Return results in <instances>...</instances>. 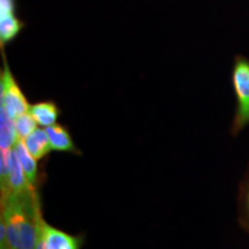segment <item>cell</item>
<instances>
[{"mask_svg": "<svg viewBox=\"0 0 249 249\" xmlns=\"http://www.w3.org/2000/svg\"><path fill=\"white\" fill-rule=\"evenodd\" d=\"M14 124H15V128H17L18 139L21 140L26 139L29 134L33 133L34 130L37 128L36 120L34 119V117L31 116L29 111L23 114H20V116L15 118Z\"/></svg>", "mask_w": 249, "mask_h": 249, "instance_id": "cell-12", "label": "cell"}, {"mask_svg": "<svg viewBox=\"0 0 249 249\" xmlns=\"http://www.w3.org/2000/svg\"><path fill=\"white\" fill-rule=\"evenodd\" d=\"M13 149L15 150L18 160H20L24 173H26L28 181H29L31 186L35 187L37 180V160L28 151L26 145H24L23 140L18 139V141L13 145Z\"/></svg>", "mask_w": 249, "mask_h": 249, "instance_id": "cell-9", "label": "cell"}, {"mask_svg": "<svg viewBox=\"0 0 249 249\" xmlns=\"http://www.w3.org/2000/svg\"><path fill=\"white\" fill-rule=\"evenodd\" d=\"M232 83L236 97L234 130L238 132L249 124V60L238 57L232 71Z\"/></svg>", "mask_w": 249, "mask_h": 249, "instance_id": "cell-2", "label": "cell"}, {"mask_svg": "<svg viewBox=\"0 0 249 249\" xmlns=\"http://www.w3.org/2000/svg\"><path fill=\"white\" fill-rule=\"evenodd\" d=\"M1 216L7 227L9 249H36L42 211L35 187L9 194L1 201Z\"/></svg>", "mask_w": 249, "mask_h": 249, "instance_id": "cell-1", "label": "cell"}, {"mask_svg": "<svg viewBox=\"0 0 249 249\" xmlns=\"http://www.w3.org/2000/svg\"><path fill=\"white\" fill-rule=\"evenodd\" d=\"M23 23L14 17L13 13L0 15V43L1 46L18 35Z\"/></svg>", "mask_w": 249, "mask_h": 249, "instance_id": "cell-11", "label": "cell"}, {"mask_svg": "<svg viewBox=\"0 0 249 249\" xmlns=\"http://www.w3.org/2000/svg\"><path fill=\"white\" fill-rule=\"evenodd\" d=\"M18 139L14 120L0 107V149H12Z\"/></svg>", "mask_w": 249, "mask_h": 249, "instance_id": "cell-10", "label": "cell"}, {"mask_svg": "<svg viewBox=\"0 0 249 249\" xmlns=\"http://www.w3.org/2000/svg\"><path fill=\"white\" fill-rule=\"evenodd\" d=\"M36 249H45L44 246H43L42 240H40V239H39V234H38V242H37V247H36Z\"/></svg>", "mask_w": 249, "mask_h": 249, "instance_id": "cell-13", "label": "cell"}, {"mask_svg": "<svg viewBox=\"0 0 249 249\" xmlns=\"http://www.w3.org/2000/svg\"><path fill=\"white\" fill-rule=\"evenodd\" d=\"M0 107L5 108L13 120L20 114L29 111L30 107L23 92L18 88L17 81L11 74L6 61L0 77Z\"/></svg>", "mask_w": 249, "mask_h": 249, "instance_id": "cell-3", "label": "cell"}, {"mask_svg": "<svg viewBox=\"0 0 249 249\" xmlns=\"http://www.w3.org/2000/svg\"><path fill=\"white\" fill-rule=\"evenodd\" d=\"M29 187L34 186H31L28 181L15 150L12 148L11 155H9V194L22 192Z\"/></svg>", "mask_w": 249, "mask_h": 249, "instance_id": "cell-7", "label": "cell"}, {"mask_svg": "<svg viewBox=\"0 0 249 249\" xmlns=\"http://www.w3.org/2000/svg\"><path fill=\"white\" fill-rule=\"evenodd\" d=\"M45 130L48 133L50 145H51L52 150L80 154V151L77 150L75 144H74L70 132L64 126L54 124L46 127Z\"/></svg>", "mask_w": 249, "mask_h": 249, "instance_id": "cell-5", "label": "cell"}, {"mask_svg": "<svg viewBox=\"0 0 249 249\" xmlns=\"http://www.w3.org/2000/svg\"><path fill=\"white\" fill-rule=\"evenodd\" d=\"M23 142L28 151L30 152V155L36 160L44 158L52 150L51 145H50L48 133H46L45 129L36 128L23 140Z\"/></svg>", "mask_w": 249, "mask_h": 249, "instance_id": "cell-6", "label": "cell"}, {"mask_svg": "<svg viewBox=\"0 0 249 249\" xmlns=\"http://www.w3.org/2000/svg\"><path fill=\"white\" fill-rule=\"evenodd\" d=\"M39 239L45 249H80V239L49 225L44 219L39 220Z\"/></svg>", "mask_w": 249, "mask_h": 249, "instance_id": "cell-4", "label": "cell"}, {"mask_svg": "<svg viewBox=\"0 0 249 249\" xmlns=\"http://www.w3.org/2000/svg\"><path fill=\"white\" fill-rule=\"evenodd\" d=\"M29 112L39 126L49 127L57 124L59 108L53 102H40L29 107Z\"/></svg>", "mask_w": 249, "mask_h": 249, "instance_id": "cell-8", "label": "cell"}]
</instances>
